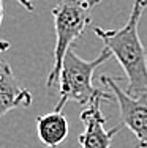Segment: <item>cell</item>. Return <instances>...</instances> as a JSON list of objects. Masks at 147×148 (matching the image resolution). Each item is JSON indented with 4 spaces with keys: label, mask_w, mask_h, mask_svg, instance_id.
Listing matches in <instances>:
<instances>
[{
    "label": "cell",
    "mask_w": 147,
    "mask_h": 148,
    "mask_svg": "<svg viewBox=\"0 0 147 148\" xmlns=\"http://www.w3.org/2000/svg\"><path fill=\"white\" fill-rule=\"evenodd\" d=\"M103 99H95L89 107L81 112V121L84 125V132L79 134L78 142L81 148H109L114 137L120 132L124 125H119L115 128L106 131V117L103 115L100 106Z\"/></svg>",
    "instance_id": "obj_5"
},
{
    "label": "cell",
    "mask_w": 147,
    "mask_h": 148,
    "mask_svg": "<svg viewBox=\"0 0 147 148\" xmlns=\"http://www.w3.org/2000/svg\"><path fill=\"white\" fill-rule=\"evenodd\" d=\"M16 2H19L21 5H22L24 8L27 10V11H30V13L35 11V5H33L32 2H30V0H16Z\"/></svg>",
    "instance_id": "obj_8"
},
{
    "label": "cell",
    "mask_w": 147,
    "mask_h": 148,
    "mask_svg": "<svg viewBox=\"0 0 147 148\" xmlns=\"http://www.w3.org/2000/svg\"><path fill=\"white\" fill-rule=\"evenodd\" d=\"M101 2L103 0H55L51 10L55 32L54 63L46 79L48 91L52 90L60 77L66 51L71 49V44L86 32L92 22V10Z\"/></svg>",
    "instance_id": "obj_3"
},
{
    "label": "cell",
    "mask_w": 147,
    "mask_h": 148,
    "mask_svg": "<svg viewBox=\"0 0 147 148\" xmlns=\"http://www.w3.org/2000/svg\"><path fill=\"white\" fill-rule=\"evenodd\" d=\"M112 54L106 47L100 52L97 58L84 60L76 54L73 49H68L63 57L60 71V90H59V101L54 110L62 112L68 101L78 103L82 106L92 104L95 99H103L104 103H111L114 99L112 93H108L93 84V73L98 66L108 62Z\"/></svg>",
    "instance_id": "obj_2"
},
{
    "label": "cell",
    "mask_w": 147,
    "mask_h": 148,
    "mask_svg": "<svg viewBox=\"0 0 147 148\" xmlns=\"http://www.w3.org/2000/svg\"><path fill=\"white\" fill-rule=\"evenodd\" d=\"M30 104V91L21 87L8 62L0 57V118L14 109L29 107Z\"/></svg>",
    "instance_id": "obj_6"
},
{
    "label": "cell",
    "mask_w": 147,
    "mask_h": 148,
    "mask_svg": "<svg viewBox=\"0 0 147 148\" xmlns=\"http://www.w3.org/2000/svg\"><path fill=\"white\" fill-rule=\"evenodd\" d=\"M147 8V0H135L127 24L120 29L106 30L95 27L93 32L104 47L117 58L128 84L127 93L135 98H147V54L139 38V21Z\"/></svg>",
    "instance_id": "obj_1"
},
{
    "label": "cell",
    "mask_w": 147,
    "mask_h": 148,
    "mask_svg": "<svg viewBox=\"0 0 147 148\" xmlns=\"http://www.w3.org/2000/svg\"><path fill=\"white\" fill-rule=\"evenodd\" d=\"M100 84L114 95V101L119 104L122 125L128 128L136 137V148H147V98L130 96L119 87L117 77L101 74L98 77Z\"/></svg>",
    "instance_id": "obj_4"
},
{
    "label": "cell",
    "mask_w": 147,
    "mask_h": 148,
    "mask_svg": "<svg viewBox=\"0 0 147 148\" xmlns=\"http://www.w3.org/2000/svg\"><path fill=\"white\" fill-rule=\"evenodd\" d=\"M37 132L38 139L48 148H57L68 137V120L62 112L52 110L37 118Z\"/></svg>",
    "instance_id": "obj_7"
},
{
    "label": "cell",
    "mask_w": 147,
    "mask_h": 148,
    "mask_svg": "<svg viewBox=\"0 0 147 148\" xmlns=\"http://www.w3.org/2000/svg\"><path fill=\"white\" fill-rule=\"evenodd\" d=\"M2 21H3V2L0 0V25H2Z\"/></svg>",
    "instance_id": "obj_10"
},
{
    "label": "cell",
    "mask_w": 147,
    "mask_h": 148,
    "mask_svg": "<svg viewBox=\"0 0 147 148\" xmlns=\"http://www.w3.org/2000/svg\"><path fill=\"white\" fill-rule=\"evenodd\" d=\"M8 49H10L8 41H0V54H2V52H6Z\"/></svg>",
    "instance_id": "obj_9"
}]
</instances>
